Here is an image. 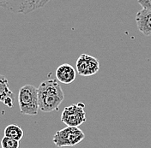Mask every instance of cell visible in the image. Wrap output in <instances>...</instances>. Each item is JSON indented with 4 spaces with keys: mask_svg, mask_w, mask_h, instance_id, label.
Returning a JSON list of instances; mask_svg holds the SVG:
<instances>
[{
    "mask_svg": "<svg viewBox=\"0 0 151 148\" xmlns=\"http://www.w3.org/2000/svg\"><path fill=\"white\" fill-rule=\"evenodd\" d=\"M37 88L40 111L47 113L58 111L65 99V94L57 80H46Z\"/></svg>",
    "mask_w": 151,
    "mask_h": 148,
    "instance_id": "obj_1",
    "label": "cell"
},
{
    "mask_svg": "<svg viewBox=\"0 0 151 148\" xmlns=\"http://www.w3.org/2000/svg\"><path fill=\"white\" fill-rule=\"evenodd\" d=\"M18 104L22 115L36 116L40 111L38 88L33 85H25L19 90Z\"/></svg>",
    "mask_w": 151,
    "mask_h": 148,
    "instance_id": "obj_2",
    "label": "cell"
},
{
    "mask_svg": "<svg viewBox=\"0 0 151 148\" xmlns=\"http://www.w3.org/2000/svg\"><path fill=\"white\" fill-rule=\"evenodd\" d=\"M85 138L84 133L79 127H69L58 130L53 135L52 141L58 147H74L78 145Z\"/></svg>",
    "mask_w": 151,
    "mask_h": 148,
    "instance_id": "obj_3",
    "label": "cell"
},
{
    "mask_svg": "<svg viewBox=\"0 0 151 148\" xmlns=\"http://www.w3.org/2000/svg\"><path fill=\"white\" fill-rule=\"evenodd\" d=\"M49 0H0V7L12 13L27 14L43 7Z\"/></svg>",
    "mask_w": 151,
    "mask_h": 148,
    "instance_id": "obj_4",
    "label": "cell"
},
{
    "mask_svg": "<svg viewBox=\"0 0 151 148\" xmlns=\"http://www.w3.org/2000/svg\"><path fill=\"white\" fill-rule=\"evenodd\" d=\"M85 104L77 103L67 106L61 114V122L69 127H79L87 121Z\"/></svg>",
    "mask_w": 151,
    "mask_h": 148,
    "instance_id": "obj_5",
    "label": "cell"
},
{
    "mask_svg": "<svg viewBox=\"0 0 151 148\" xmlns=\"http://www.w3.org/2000/svg\"><path fill=\"white\" fill-rule=\"evenodd\" d=\"M76 70L82 76H91L100 70V63L97 58L88 54H82L76 60Z\"/></svg>",
    "mask_w": 151,
    "mask_h": 148,
    "instance_id": "obj_6",
    "label": "cell"
},
{
    "mask_svg": "<svg viewBox=\"0 0 151 148\" xmlns=\"http://www.w3.org/2000/svg\"><path fill=\"white\" fill-rule=\"evenodd\" d=\"M136 22L138 30L145 36H151V10L142 9L137 13Z\"/></svg>",
    "mask_w": 151,
    "mask_h": 148,
    "instance_id": "obj_7",
    "label": "cell"
},
{
    "mask_svg": "<svg viewBox=\"0 0 151 148\" xmlns=\"http://www.w3.org/2000/svg\"><path fill=\"white\" fill-rule=\"evenodd\" d=\"M57 80L59 82L64 84L72 83L76 80V69L69 64H64L57 68L56 72Z\"/></svg>",
    "mask_w": 151,
    "mask_h": 148,
    "instance_id": "obj_8",
    "label": "cell"
},
{
    "mask_svg": "<svg viewBox=\"0 0 151 148\" xmlns=\"http://www.w3.org/2000/svg\"><path fill=\"white\" fill-rule=\"evenodd\" d=\"M14 93L9 89V84L7 78L0 74V102L11 108L13 106Z\"/></svg>",
    "mask_w": 151,
    "mask_h": 148,
    "instance_id": "obj_9",
    "label": "cell"
},
{
    "mask_svg": "<svg viewBox=\"0 0 151 148\" xmlns=\"http://www.w3.org/2000/svg\"><path fill=\"white\" fill-rule=\"evenodd\" d=\"M23 130L21 127H19L16 124H10L8 125L4 129V136L9 137L11 139H17V140H21L23 137Z\"/></svg>",
    "mask_w": 151,
    "mask_h": 148,
    "instance_id": "obj_10",
    "label": "cell"
},
{
    "mask_svg": "<svg viewBox=\"0 0 151 148\" xmlns=\"http://www.w3.org/2000/svg\"><path fill=\"white\" fill-rule=\"evenodd\" d=\"M20 143L19 140L11 139L9 137L4 136L1 140V147L2 148H19Z\"/></svg>",
    "mask_w": 151,
    "mask_h": 148,
    "instance_id": "obj_11",
    "label": "cell"
},
{
    "mask_svg": "<svg viewBox=\"0 0 151 148\" xmlns=\"http://www.w3.org/2000/svg\"><path fill=\"white\" fill-rule=\"evenodd\" d=\"M137 2L142 7V9L151 10V0H138Z\"/></svg>",
    "mask_w": 151,
    "mask_h": 148,
    "instance_id": "obj_12",
    "label": "cell"
}]
</instances>
